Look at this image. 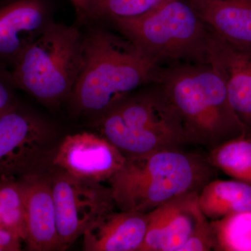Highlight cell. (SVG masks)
Instances as JSON below:
<instances>
[{
    "mask_svg": "<svg viewBox=\"0 0 251 251\" xmlns=\"http://www.w3.org/2000/svg\"><path fill=\"white\" fill-rule=\"evenodd\" d=\"M198 201L211 221L251 211V186L235 179H212L200 191Z\"/></svg>",
    "mask_w": 251,
    "mask_h": 251,
    "instance_id": "cell-16",
    "label": "cell"
},
{
    "mask_svg": "<svg viewBox=\"0 0 251 251\" xmlns=\"http://www.w3.org/2000/svg\"><path fill=\"white\" fill-rule=\"evenodd\" d=\"M166 0H90L88 16L108 20L130 19L148 14Z\"/></svg>",
    "mask_w": 251,
    "mask_h": 251,
    "instance_id": "cell-20",
    "label": "cell"
},
{
    "mask_svg": "<svg viewBox=\"0 0 251 251\" xmlns=\"http://www.w3.org/2000/svg\"><path fill=\"white\" fill-rule=\"evenodd\" d=\"M83 49L77 28L52 22L11 70L16 87L46 105H58L72 95Z\"/></svg>",
    "mask_w": 251,
    "mask_h": 251,
    "instance_id": "cell-6",
    "label": "cell"
},
{
    "mask_svg": "<svg viewBox=\"0 0 251 251\" xmlns=\"http://www.w3.org/2000/svg\"><path fill=\"white\" fill-rule=\"evenodd\" d=\"M215 249L214 229L206 218L198 225L179 251H209Z\"/></svg>",
    "mask_w": 251,
    "mask_h": 251,
    "instance_id": "cell-21",
    "label": "cell"
},
{
    "mask_svg": "<svg viewBox=\"0 0 251 251\" xmlns=\"http://www.w3.org/2000/svg\"><path fill=\"white\" fill-rule=\"evenodd\" d=\"M157 69L121 34L97 28L84 36L82 67L70 98L77 112L99 117L152 82Z\"/></svg>",
    "mask_w": 251,
    "mask_h": 251,
    "instance_id": "cell-2",
    "label": "cell"
},
{
    "mask_svg": "<svg viewBox=\"0 0 251 251\" xmlns=\"http://www.w3.org/2000/svg\"><path fill=\"white\" fill-rule=\"evenodd\" d=\"M81 19L89 18L88 5L90 0H70Z\"/></svg>",
    "mask_w": 251,
    "mask_h": 251,
    "instance_id": "cell-24",
    "label": "cell"
},
{
    "mask_svg": "<svg viewBox=\"0 0 251 251\" xmlns=\"http://www.w3.org/2000/svg\"><path fill=\"white\" fill-rule=\"evenodd\" d=\"M50 175L62 250L116 206L111 188L94 180L75 177L57 169Z\"/></svg>",
    "mask_w": 251,
    "mask_h": 251,
    "instance_id": "cell-7",
    "label": "cell"
},
{
    "mask_svg": "<svg viewBox=\"0 0 251 251\" xmlns=\"http://www.w3.org/2000/svg\"><path fill=\"white\" fill-rule=\"evenodd\" d=\"M1 226L17 234L23 242L26 236L24 191L18 178H0Z\"/></svg>",
    "mask_w": 251,
    "mask_h": 251,
    "instance_id": "cell-18",
    "label": "cell"
},
{
    "mask_svg": "<svg viewBox=\"0 0 251 251\" xmlns=\"http://www.w3.org/2000/svg\"><path fill=\"white\" fill-rule=\"evenodd\" d=\"M52 22L44 0H1L0 64L12 70Z\"/></svg>",
    "mask_w": 251,
    "mask_h": 251,
    "instance_id": "cell-10",
    "label": "cell"
},
{
    "mask_svg": "<svg viewBox=\"0 0 251 251\" xmlns=\"http://www.w3.org/2000/svg\"><path fill=\"white\" fill-rule=\"evenodd\" d=\"M209 161L232 179L251 186V138H236L211 149Z\"/></svg>",
    "mask_w": 251,
    "mask_h": 251,
    "instance_id": "cell-17",
    "label": "cell"
},
{
    "mask_svg": "<svg viewBox=\"0 0 251 251\" xmlns=\"http://www.w3.org/2000/svg\"><path fill=\"white\" fill-rule=\"evenodd\" d=\"M214 34L251 52V0H186Z\"/></svg>",
    "mask_w": 251,
    "mask_h": 251,
    "instance_id": "cell-15",
    "label": "cell"
},
{
    "mask_svg": "<svg viewBox=\"0 0 251 251\" xmlns=\"http://www.w3.org/2000/svg\"><path fill=\"white\" fill-rule=\"evenodd\" d=\"M110 23L157 68L210 64L214 32L186 0H166L139 17Z\"/></svg>",
    "mask_w": 251,
    "mask_h": 251,
    "instance_id": "cell-4",
    "label": "cell"
},
{
    "mask_svg": "<svg viewBox=\"0 0 251 251\" xmlns=\"http://www.w3.org/2000/svg\"><path fill=\"white\" fill-rule=\"evenodd\" d=\"M99 119L102 136L126 157L181 149L187 143L174 105L156 81L142 86Z\"/></svg>",
    "mask_w": 251,
    "mask_h": 251,
    "instance_id": "cell-5",
    "label": "cell"
},
{
    "mask_svg": "<svg viewBox=\"0 0 251 251\" xmlns=\"http://www.w3.org/2000/svg\"><path fill=\"white\" fill-rule=\"evenodd\" d=\"M210 64L226 82L229 101L248 131L251 130V52L235 47L214 34Z\"/></svg>",
    "mask_w": 251,
    "mask_h": 251,
    "instance_id": "cell-13",
    "label": "cell"
},
{
    "mask_svg": "<svg viewBox=\"0 0 251 251\" xmlns=\"http://www.w3.org/2000/svg\"><path fill=\"white\" fill-rule=\"evenodd\" d=\"M148 224V213L112 211L99 218L84 232V250L140 251Z\"/></svg>",
    "mask_w": 251,
    "mask_h": 251,
    "instance_id": "cell-14",
    "label": "cell"
},
{
    "mask_svg": "<svg viewBox=\"0 0 251 251\" xmlns=\"http://www.w3.org/2000/svg\"><path fill=\"white\" fill-rule=\"evenodd\" d=\"M214 170L201 155L171 149L126 157L108 181L120 210L149 213L177 196L200 193L214 179Z\"/></svg>",
    "mask_w": 251,
    "mask_h": 251,
    "instance_id": "cell-3",
    "label": "cell"
},
{
    "mask_svg": "<svg viewBox=\"0 0 251 251\" xmlns=\"http://www.w3.org/2000/svg\"><path fill=\"white\" fill-rule=\"evenodd\" d=\"M210 222L215 234V251H251V211Z\"/></svg>",
    "mask_w": 251,
    "mask_h": 251,
    "instance_id": "cell-19",
    "label": "cell"
},
{
    "mask_svg": "<svg viewBox=\"0 0 251 251\" xmlns=\"http://www.w3.org/2000/svg\"><path fill=\"white\" fill-rule=\"evenodd\" d=\"M0 227H1V215H0Z\"/></svg>",
    "mask_w": 251,
    "mask_h": 251,
    "instance_id": "cell-25",
    "label": "cell"
},
{
    "mask_svg": "<svg viewBox=\"0 0 251 251\" xmlns=\"http://www.w3.org/2000/svg\"><path fill=\"white\" fill-rule=\"evenodd\" d=\"M25 203V243L31 251H62L50 175L36 171L19 178Z\"/></svg>",
    "mask_w": 251,
    "mask_h": 251,
    "instance_id": "cell-12",
    "label": "cell"
},
{
    "mask_svg": "<svg viewBox=\"0 0 251 251\" xmlns=\"http://www.w3.org/2000/svg\"><path fill=\"white\" fill-rule=\"evenodd\" d=\"M17 89L11 71L0 64V116L19 105Z\"/></svg>",
    "mask_w": 251,
    "mask_h": 251,
    "instance_id": "cell-22",
    "label": "cell"
},
{
    "mask_svg": "<svg viewBox=\"0 0 251 251\" xmlns=\"http://www.w3.org/2000/svg\"><path fill=\"white\" fill-rule=\"evenodd\" d=\"M22 242L23 239L17 234L0 227V251H21Z\"/></svg>",
    "mask_w": 251,
    "mask_h": 251,
    "instance_id": "cell-23",
    "label": "cell"
},
{
    "mask_svg": "<svg viewBox=\"0 0 251 251\" xmlns=\"http://www.w3.org/2000/svg\"><path fill=\"white\" fill-rule=\"evenodd\" d=\"M53 130L44 120L17 107L0 116V178L35 171L49 153Z\"/></svg>",
    "mask_w": 251,
    "mask_h": 251,
    "instance_id": "cell-8",
    "label": "cell"
},
{
    "mask_svg": "<svg viewBox=\"0 0 251 251\" xmlns=\"http://www.w3.org/2000/svg\"><path fill=\"white\" fill-rule=\"evenodd\" d=\"M198 195H181L149 212L148 232L140 251H179L198 225L206 219Z\"/></svg>",
    "mask_w": 251,
    "mask_h": 251,
    "instance_id": "cell-11",
    "label": "cell"
},
{
    "mask_svg": "<svg viewBox=\"0 0 251 251\" xmlns=\"http://www.w3.org/2000/svg\"><path fill=\"white\" fill-rule=\"evenodd\" d=\"M153 81L174 105L187 143L211 150L247 136L249 131L231 105L226 82L211 64L158 68Z\"/></svg>",
    "mask_w": 251,
    "mask_h": 251,
    "instance_id": "cell-1",
    "label": "cell"
},
{
    "mask_svg": "<svg viewBox=\"0 0 251 251\" xmlns=\"http://www.w3.org/2000/svg\"><path fill=\"white\" fill-rule=\"evenodd\" d=\"M126 156L102 135L82 132L68 135L54 151L52 164L81 179L108 181L123 166Z\"/></svg>",
    "mask_w": 251,
    "mask_h": 251,
    "instance_id": "cell-9",
    "label": "cell"
}]
</instances>
